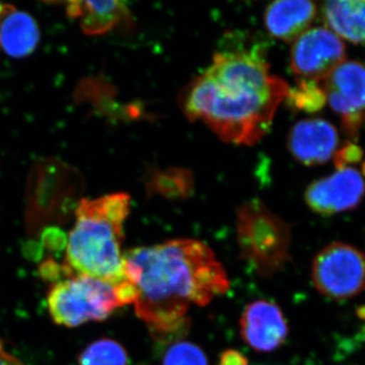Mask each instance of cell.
Listing matches in <instances>:
<instances>
[{"mask_svg":"<svg viewBox=\"0 0 365 365\" xmlns=\"http://www.w3.org/2000/svg\"><path fill=\"white\" fill-rule=\"evenodd\" d=\"M125 274L136 290L135 313L160 342L179 341L192 304L205 307L230 288L227 274L205 242L178 239L124 254Z\"/></svg>","mask_w":365,"mask_h":365,"instance_id":"6da1fadb","label":"cell"},{"mask_svg":"<svg viewBox=\"0 0 365 365\" xmlns=\"http://www.w3.org/2000/svg\"><path fill=\"white\" fill-rule=\"evenodd\" d=\"M290 86L270 72L260 49L216 53L179 96L190 121H201L228 143L253 145L268 133Z\"/></svg>","mask_w":365,"mask_h":365,"instance_id":"7a4b0ae2","label":"cell"},{"mask_svg":"<svg viewBox=\"0 0 365 365\" xmlns=\"http://www.w3.org/2000/svg\"><path fill=\"white\" fill-rule=\"evenodd\" d=\"M130 200L128 194L120 192L79 201L62 267L66 277L88 276L115 284L128 280L122 245Z\"/></svg>","mask_w":365,"mask_h":365,"instance_id":"3957f363","label":"cell"},{"mask_svg":"<svg viewBox=\"0 0 365 365\" xmlns=\"http://www.w3.org/2000/svg\"><path fill=\"white\" fill-rule=\"evenodd\" d=\"M136 290L130 281L120 284L73 275L50 288L48 309L58 325L78 327L109 318L119 307L134 304Z\"/></svg>","mask_w":365,"mask_h":365,"instance_id":"277c9868","label":"cell"},{"mask_svg":"<svg viewBox=\"0 0 365 365\" xmlns=\"http://www.w3.org/2000/svg\"><path fill=\"white\" fill-rule=\"evenodd\" d=\"M237 235L242 260L261 277L279 272L290 260V227L260 200L237 208Z\"/></svg>","mask_w":365,"mask_h":365,"instance_id":"5b68a950","label":"cell"},{"mask_svg":"<svg viewBox=\"0 0 365 365\" xmlns=\"http://www.w3.org/2000/svg\"><path fill=\"white\" fill-rule=\"evenodd\" d=\"M312 279L328 299H352L365 288V255L352 245L332 242L314 257Z\"/></svg>","mask_w":365,"mask_h":365,"instance_id":"8992f818","label":"cell"},{"mask_svg":"<svg viewBox=\"0 0 365 365\" xmlns=\"http://www.w3.org/2000/svg\"><path fill=\"white\" fill-rule=\"evenodd\" d=\"M327 102L342 120V128L350 139H356L365 124V66L359 61H345L325 79Z\"/></svg>","mask_w":365,"mask_h":365,"instance_id":"52a82bcc","label":"cell"},{"mask_svg":"<svg viewBox=\"0 0 365 365\" xmlns=\"http://www.w3.org/2000/svg\"><path fill=\"white\" fill-rule=\"evenodd\" d=\"M345 61L342 40L328 28H314L294 41L290 67L300 79L321 83Z\"/></svg>","mask_w":365,"mask_h":365,"instance_id":"ba28073f","label":"cell"},{"mask_svg":"<svg viewBox=\"0 0 365 365\" xmlns=\"http://www.w3.org/2000/svg\"><path fill=\"white\" fill-rule=\"evenodd\" d=\"M365 195V182L354 168H343L307 187V206L322 215H334L352 210Z\"/></svg>","mask_w":365,"mask_h":365,"instance_id":"9c48e42d","label":"cell"},{"mask_svg":"<svg viewBox=\"0 0 365 365\" xmlns=\"http://www.w3.org/2000/svg\"><path fill=\"white\" fill-rule=\"evenodd\" d=\"M242 340L255 351L271 352L283 345L288 336L284 314L277 304L269 300H256L242 314Z\"/></svg>","mask_w":365,"mask_h":365,"instance_id":"30bf717a","label":"cell"},{"mask_svg":"<svg viewBox=\"0 0 365 365\" xmlns=\"http://www.w3.org/2000/svg\"><path fill=\"white\" fill-rule=\"evenodd\" d=\"M339 134L330 122L307 119L297 122L288 135L292 157L307 167L328 163L337 151Z\"/></svg>","mask_w":365,"mask_h":365,"instance_id":"8fae6325","label":"cell"},{"mask_svg":"<svg viewBox=\"0 0 365 365\" xmlns=\"http://www.w3.org/2000/svg\"><path fill=\"white\" fill-rule=\"evenodd\" d=\"M317 11V6L312 1L279 0L269 4L264 21L274 38L283 42H294L309 30Z\"/></svg>","mask_w":365,"mask_h":365,"instance_id":"7c38bea8","label":"cell"},{"mask_svg":"<svg viewBox=\"0 0 365 365\" xmlns=\"http://www.w3.org/2000/svg\"><path fill=\"white\" fill-rule=\"evenodd\" d=\"M41 32L31 14L11 4H4L0 13V49L14 58H23L35 51Z\"/></svg>","mask_w":365,"mask_h":365,"instance_id":"4fadbf2b","label":"cell"},{"mask_svg":"<svg viewBox=\"0 0 365 365\" xmlns=\"http://www.w3.org/2000/svg\"><path fill=\"white\" fill-rule=\"evenodd\" d=\"M67 16L78 21L86 35H103L128 18L129 11L121 1H72L66 9Z\"/></svg>","mask_w":365,"mask_h":365,"instance_id":"5bb4252c","label":"cell"},{"mask_svg":"<svg viewBox=\"0 0 365 365\" xmlns=\"http://www.w3.org/2000/svg\"><path fill=\"white\" fill-rule=\"evenodd\" d=\"M329 30L354 44H365V0H333L322 9Z\"/></svg>","mask_w":365,"mask_h":365,"instance_id":"9a60e30c","label":"cell"},{"mask_svg":"<svg viewBox=\"0 0 365 365\" xmlns=\"http://www.w3.org/2000/svg\"><path fill=\"white\" fill-rule=\"evenodd\" d=\"M193 186L191 173L182 169L153 170L146 180L150 193L170 199L187 198L193 191Z\"/></svg>","mask_w":365,"mask_h":365,"instance_id":"2e32d148","label":"cell"},{"mask_svg":"<svg viewBox=\"0 0 365 365\" xmlns=\"http://www.w3.org/2000/svg\"><path fill=\"white\" fill-rule=\"evenodd\" d=\"M285 100L294 109L307 113L321 111L327 103L324 86L307 79H299L294 88H290Z\"/></svg>","mask_w":365,"mask_h":365,"instance_id":"e0dca14e","label":"cell"},{"mask_svg":"<svg viewBox=\"0 0 365 365\" xmlns=\"http://www.w3.org/2000/svg\"><path fill=\"white\" fill-rule=\"evenodd\" d=\"M128 354L117 341L101 339L81 353L79 365H128Z\"/></svg>","mask_w":365,"mask_h":365,"instance_id":"ac0fdd59","label":"cell"},{"mask_svg":"<svg viewBox=\"0 0 365 365\" xmlns=\"http://www.w3.org/2000/svg\"><path fill=\"white\" fill-rule=\"evenodd\" d=\"M162 365H208V360L198 345L177 341L163 354Z\"/></svg>","mask_w":365,"mask_h":365,"instance_id":"d6986e66","label":"cell"},{"mask_svg":"<svg viewBox=\"0 0 365 365\" xmlns=\"http://www.w3.org/2000/svg\"><path fill=\"white\" fill-rule=\"evenodd\" d=\"M364 158V150L353 141H346L344 144L336 151L334 155V162H335L337 170L343 168L349 167L353 163H359Z\"/></svg>","mask_w":365,"mask_h":365,"instance_id":"ffe728a7","label":"cell"},{"mask_svg":"<svg viewBox=\"0 0 365 365\" xmlns=\"http://www.w3.org/2000/svg\"><path fill=\"white\" fill-rule=\"evenodd\" d=\"M217 365H249V361L247 357L237 350L228 349L222 353Z\"/></svg>","mask_w":365,"mask_h":365,"instance_id":"44dd1931","label":"cell"},{"mask_svg":"<svg viewBox=\"0 0 365 365\" xmlns=\"http://www.w3.org/2000/svg\"><path fill=\"white\" fill-rule=\"evenodd\" d=\"M0 365H24L20 360L16 359L4 350L2 343L0 342Z\"/></svg>","mask_w":365,"mask_h":365,"instance_id":"7402d4cb","label":"cell"},{"mask_svg":"<svg viewBox=\"0 0 365 365\" xmlns=\"http://www.w3.org/2000/svg\"><path fill=\"white\" fill-rule=\"evenodd\" d=\"M361 170H362V173H360V174H361V176H362V178H364V180L365 179V162L364 163H362Z\"/></svg>","mask_w":365,"mask_h":365,"instance_id":"603a6c76","label":"cell"},{"mask_svg":"<svg viewBox=\"0 0 365 365\" xmlns=\"http://www.w3.org/2000/svg\"><path fill=\"white\" fill-rule=\"evenodd\" d=\"M2 6H4V4H0V13H1Z\"/></svg>","mask_w":365,"mask_h":365,"instance_id":"cb8c5ba5","label":"cell"}]
</instances>
